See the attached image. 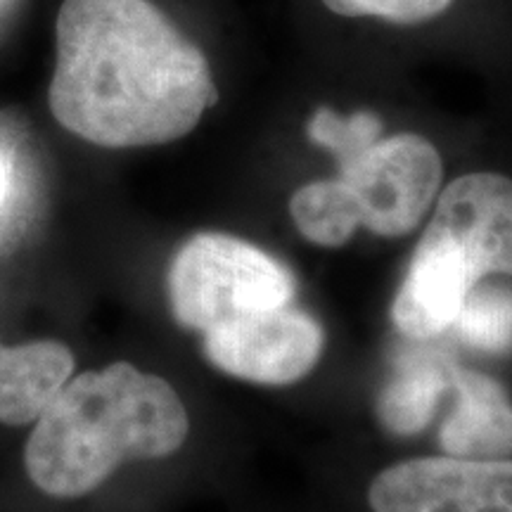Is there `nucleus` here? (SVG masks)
I'll return each mask as SVG.
<instances>
[{
  "instance_id": "obj_1",
  "label": "nucleus",
  "mask_w": 512,
  "mask_h": 512,
  "mask_svg": "<svg viewBox=\"0 0 512 512\" xmlns=\"http://www.w3.org/2000/svg\"><path fill=\"white\" fill-rule=\"evenodd\" d=\"M219 102L207 57L150 0H64L48 105L100 147L166 145Z\"/></svg>"
},
{
  "instance_id": "obj_2",
  "label": "nucleus",
  "mask_w": 512,
  "mask_h": 512,
  "mask_svg": "<svg viewBox=\"0 0 512 512\" xmlns=\"http://www.w3.org/2000/svg\"><path fill=\"white\" fill-rule=\"evenodd\" d=\"M190 432L181 396L131 363L69 377L34 420L24 446L31 484L50 498H83L131 460L176 453Z\"/></svg>"
},
{
  "instance_id": "obj_3",
  "label": "nucleus",
  "mask_w": 512,
  "mask_h": 512,
  "mask_svg": "<svg viewBox=\"0 0 512 512\" xmlns=\"http://www.w3.org/2000/svg\"><path fill=\"white\" fill-rule=\"evenodd\" d=\"M166 290L178 325L204 335L247 313L290 306L297 283L264 249L233 235L200 233L171 259Z\"/></svg>"
},
{
  "instance_id": "obj_4",
  "label": "nucleus",
  "mask_w": 512,
  "mask_h": 512,
  "mask_svg": "<svg viewBox=\"0 0 512 512\" xmlns=\"http://www.w3.org/2000/svg\"><path fill=\"white\" fill-rule=\"evenodd\" d=\"M339 178L354 190L370 233L401 238L418 228L439 197L444 162L427 138L399 133L339 166Z\"/></svg>"
},
{
  "instance_id": "obj_5",
  "label": "nucleus",
  "mask_w": 512,
  "mask_h": 512,
  "mask_svg": "<svg viewBox=\"0 0 512 512\" xmlns=\"http://www.w3.org/2000/svg\"><path fill=\"white\" fill-rule=\"evenodd\" d=\"M373 512H512V460L413 458L368 489Z\"/></svg>"
},
{
  "instance_id": "obj_6",
  "label": "nucleus",
  "mask_w": 512,
  "mask_h": 512,
  "mask_svg": "<svg viewBox=\"0 0 512 512\" xmlns=\"http://www.w3.org/2000/svg\"><path fill=\"white\" fill-rule=\"evenodd\" d=\"M202 337L204 354L216 368L256 384L302 380L325 347V332L318 320L292 304L247 313Z\"/></svg>"
},
{
  "instance_id": "obj_7",
  "label": "nucleus",
  "mask_w": 512,
  "mask_h": 512,
  "mask_svg": "<svg viewBox=\"0 0 512 512\" xmlns=\"http://www.w3.org/2000/svg\"><path fill=\"white\" fill-rule=\"evenodd\" d=\"M425 235L463 261L472 278L512 275V181L477 171L446 185Z\"/></svg>"
},
{
  "instance_id": "obj_8",
  "label": "nucleus",
  "mask_w": 512,
  "mask_h": 512,
  "mask_svg": "<svg viewBox=\"0 0 512 512\" xmlns=\"http://www.w3.org/2000/svg\"><path fill=\"white\" fill-rule=\"evenodd\" d=\"M477 280L439 240L422 235L406 278L392 304V320L403 337L432 339L453 328Z\"/></svg>"
},
{
  "instance_id": "obj_9",
  "label": "nucleus",
  "mask_w": 512,
  "mask_h": 512,
  "mask_svg": "<svg viewBox=\"0 0 512 512\" xmlns=\"http://www.w3.org/2000/svg\"><path fill=\"white\" fill-rule=\"evenodd\" d=\"M456 403L441 425L446 456L465 460H503L512 456V401L494 377L453 368Z\"/></svg>"
},
{
  "instance_id": "obj_10",
  "label": "nucleus",
  "mask_w": 512,
  "mask_h": 512,
  "mask_svg": "<svg viewBox=\"0 0 512 512\" xmlns=\"http://www.w3.org/2000/svg\"><path fill=\"white\" fill-rule=\"evenodd\" d=\"M74 354L57 339L5 347L0 342V422L24 427L74 373Z\"/></svg>"
},
{
  "instance_id": "obj_11",
  "label": "nucleus",
  "mask_w": 512,
  "mask_h": 512,
  "mask_svg": "<svg viewBox=\"0 0 512 512\" xmlns=\"http://www.w3.org/2000/svg\"><path fill=\"white\" fill-rule=\"evenodd\" d=\"M453 368L456 366L448 358L432 351L401 356L377 399V415L384 430L408 437L430 425L441 396L451 389Z\"/></svg>"
},
{
  "instance_id": "obj_12",
  "label": "nucleus",
  "mask_w": 512,
  "mask_h": 512,
  "mask_svg": "<svg viewBox=\"0 0 512 512\" xmlns=\"http://www.w3.org/2000/svg\"><path fill=\"white\" fill-rule=\"evenodd\" d=\"M294 226L318 247H344L363 226L361 204L342 178L306 183L292 195Z\"/></svg>"
},
{
  "instance_id": "obj_13",
  "label": "nucleus",
  "mask_w": 512,
  "mask_h": 512,
  "mask_svg": "<svg viewBox=\"0 0 512 512\" xmlns=\"http://www.w3.org/2000/svg\"><path fill=\"white\" fill-rule=\"evenodd\" d=\"M458 337L467 347L486 354L512 351V290L501 285L472 287L456 323Z\"/></svg>"
},
{
  "instance_id": "obj_14",
  "label": "nucleus",
  "mask_w": 512,
  "mask_h": 512,
  "mask_svg": "<svg viewBox=\"0 0 512 512\" xmlns=\"http://www.w3.org/2000/svg\"><path fill=\"white\" fill-rule=\"evenodd\" d=\"M313 143L325 147L337 164H347L382 138V119L373 112H356L342 117L330 107H318L306 126Z\"/></svg>"
},
{
  "instance_id": "obj_15",
  "label": "nucleus",
  "mask_w": 512,
  "mask_h": 512,
  "mask_svg": "<svg viewBox=\"0 0 512 512\" xmlns=\"http://www.w3.org/2000/svg\"><path fill=\"white\" fill-rule=\"evenodd\" d=\"M342 17H375L392 24H422L451 8L453 0H323Z\"/></svg>"
},
{
  "instance_id": "obj_16",
  "label": "nucleus",
  "mask_w": 512,
  "mask_h": 512,
  "mask_svg": "<svg viewBox=\"0 0 512 512\" xmlns=\"http://www.w3.org/2000/svg\"><path fill=\"white\" fill-rule=\"evenodd\" d=\"M3 197H5V171L3 166H0V204H3Z\"/></svg>"
}]
</instances>
